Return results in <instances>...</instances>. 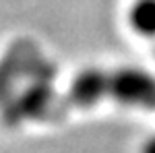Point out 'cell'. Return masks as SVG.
<instances>
[{"instance_id":"1","label":"cell","mask_w":155,"mask_h":153,"mask_svg":"<svg viewBox=\"0 0 155 153\" xmlns=\"http://www.w3.org/2000/svg\"><path fill=\"white\" fill-rule=\"evenodd\" d=\"M110 95L126 106L155 108V77L141 68H120L110 72Z\"/></svg>"},{"instance_id":"2","label":"cell","mask_w":155,"mask_h":153,"mask_svg":"<svg viewBox=\"0 0 155 153\" xmlns=\"http://www.w3.org/2000/svg\"><path fill=\"white\" fill-rule=\"evenodd\" d=\"M110 93V75L97 68L81 72L71 87V99L77 106H93Z\"/></svg>"},{"instance_id":"3","label":"cell","mask_w":155,"mask_h":153,"mask_svg":"<svg viewBox=\"0 0 155 153\" xmlns=\"http://www.w3.org/2000/svg\"><path fill=\"white\" fill-rule=\"evenodd\" d=\"M128 23L134 33L155 37V0H137L128 11Z\"/></svg>"},{"instance_id":"4","label":"cell","mask_w":155,"mask_h":153,"mask_svg":"<svg viewBox=\"0 0 155 153\" xmlns=\"http://www.w3.org/2000/svg\"><path fill=\"white\" fill-rule=\"evenodd\" d=\"M143 153H155V137L151 139V141L145 145V149H143Z\"/></svg>"}]
</instances>
